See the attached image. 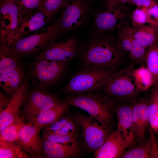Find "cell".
Listing matches in <instances>:
<instances>
[{
    "label": "cell",
    "mask_w": 158,
    "mask_h": 158,
    "mask_svg": "<svg viewBox=\"0 0 158 158\" xmlns=\"http://www.w3.org/2000/svg\"><path fill=\"white\" fill-rule=\"evenodd\" d=\"M60 100L57 96L42 87L27 92L23 105L24 117L28 122H31Z\"/></svg>",
    "instance_id": "obj_10"
},
{
    "label": "cell",
    "mask_w": 158,
    "mask_h": 158,
    "mask_svg": "<svg viewBox=\"0 0 158 158\" xmlns=\"http://www.w3.org/2000/svg\"><path fill=\"white\" fill-rule=\"evenodd\" d=\"M72 118L82 131L87 150L95 152L105 142L111 133L90 116L76 114Z\"/></svg>",
    "instance_id": "obj_7"
},
{
    "label": "cell",
    "mask_w": 158,
    "mask_h": 158,
    "mask_svg": "<svg viewBox=\"0 0 158 158\" xmlns=\"http://www.w3.org/2000/svg\"><path fill=\"white\" fill-rule=\"evenodd\" d=\"M134 65L131 61L125 67L115 72L99 91L110 97L115 103H135L138 93L133 82Z\"/></svg>",
    "instance_id": "obj_3"
},
{
    "label": "cell",
    "mask_w": 158,
    "mask_h": 158,
    "mask_svg": "<svg viewBox=\"0 0 158 158\" xmlns=\"http://www.w3.org/2000/svg\"><path fill=\"white\" fill-rule=\"evenodd\" d=\"M43 0H17L14 2L18 6L23 17L39 7Z\"/></svg>",
    "instance_id": "obj_35"
},
{
    "label": "cell",
    "mask_w": 158,
    "mask_h": 158,
    "mask_svg": "<svg viewBox=\"0 0 158 158\" xmlns=\"http://www.w3.org/2000/svg\"><path fill=\"white\" fill-rule=\"evenodd\" d=\"M134 84L138 93L147 91L154 85L153 76L144 65L134 69L133 72Z\"/></svg>",
    "instance_id": "obj_24"
},
{
    "label": "cell",
    "mask_w": 158,
    "mask_h": 158,
    "mask_svg": "<svg viewBox=\"0 0 158 158\" xmlns=\"http://www.w3.org/2000/svg\"><path fill=\"white\" fill-rule=\"evenodd\" d=\"M44 157L48 158H71L79 157L81 148L76 140L68 145L52 142L44 139L42 142Z\"/></svg>",
    "instance_id": "obj_18"
},
{
    "label": "cell",
    "mask_w": 158,
    "mask_h": 158,
    "mask_svg": "<svg viewBox=\"0 0 158 158\" xmlns=\"http://www.w3.org/2000/svg\"><path fill=\"white\" fill-rule=\"evenodd\" d=\"M66 99L61 100L56 104L39 114L31 121L41 129L59 119L68 110L69 105Z\"/></svg>",
    "instance_id": "obj_20"
},
{
    "label": "cell",
    "mask_w": 158,
    "mask_h": 158,
    "mask_svg": "<svg viewBox=\"0 0 158 158\" xmlns=\"http://www.w3.org/2000/svg\"><path fill=\"white\" fill-rule=\"evenodd\" d=\"M147 67L151 73L153 78L154 85L158 84V43L147 48L145 55Z\"/></svg>",
    "instance_id": "obj_26"
},
{
    "label": "cell",
    "mask_w": 158,
    "mask_h": 158,
    "mask_svg": "<svg viewBox=\"0 0 158 158\" xmlns=\"http://www.w3.org/2000/svg\"><path fill=\"white\" fill-rule=\"evenodd\" d=\"M51 20L40 8L37 7L32 12L23 17L18 38L43 29L46 27Z\"/></svg>",
    "instance_id": "obj_19"
},
{
    "label": "cell",
    "mask_w": 158,
    "mask_h": 158,
    "mask_svg": "<svg viewBox=\"0 0 158 158\" xmlns=\"http://www.w3.org/2000/svg\"></svg>",
    "instance_id": "obj_46"
},
{
    "label": "cell",
    "mask_w": 158,
    "mask_h": 158,
    "mask_svg": "<svg viewBox=\"0 0 158 158\" xmlns=\"http://www.w3.org/2000/svg\"><path fill=\"white\" fill-rule=\"evenodd\" d=\"M63 8L58 20L62 36L81 27L85 20L88 9L86 0H68Z\"/></svg>",
    "instance_id": "obj_11"
},
{
    "label": "cell",
    "mask_w": 158,
    "mask_h": 158,
    "mask_svg": "<svg viewBox=\"0 0 158 158\" xmlns=\"http://www.w3.org/2000/svg\"><path fill=\"white\" fill-rule=\"evenodd\" d=\"M67 66V63L44 58L36 59L31 67V74L34 82L44 88L60 79Z\"/></svg>",
    "instance_id": "obj_9"
},
{
    "label": "cell",
    "mask_w": 158,
    "mask_h": 158,
    "mask_svg": "<svg viewBox=\"0 0 158 158\" xmlns=\"http://www.w3.org/2000/svg\"><path fill=\"white\" fill-rule=\"evenodd\" d=\"M11 98V97H8L3 92H0V113L4 111L7 107Z\"/></svg>",
    "instance_id": "obj_40"
},
{
    "label": "cell",
    "mask_w": 158,
    "mask_h": 158,
    "mask_svg": "<svg viewBox=\"0 0 158 158\" xmlns=\"http://www.w3.org/2000/svg\"><path fill=\"white\" fill-rule=\"evenodd\" d=\"M62 36L57 20L40 30L18 38L9 47L21 57L44 50Z\"/></svg>",
    "instance_id": "obj_4"
},
{
    "label": "cell",
    "mask_w": 158,
    "mask_h": 158,
    "mask_svg": "<svg viewBox=\"0 0 158 158\" xmlns=\"http://www.w3.org/2000/svg\"><path fill=\"white\" fill-rule=\"evenodd\" d=\"M128 0H107L106 4L108 6H114L125 5Z\"/></svg>",
    "instance_id": "obj_43"
},
{
    "label": "cell",
    "mask_w": 158,
    "mask_h": 158,
    "mask_svg": "<svg viewBox=\"0 0 158 158\" xmlns=\"http://www.w3.org/2000/svg\"><path fill=\"white\" fill-rule=\"evenodd\" d=\"M20 58L6 44H0V73L16 68L20 65Z\"/></svg>",
    "instance_id": "obj_23"
},
{
    "label": "cell",
    "mask_w": 158,
    "mask_h": 158,
    "mask_svg": "<svg viewBox=\"0 0 158 158\" xmlns=\"http://www.w3.org/2000/svg\"><path fill=\"white\" fill-rule=\"evenodd\" d=\"M131 13L125 4L114 6L105 5L96 15L94 32L107 34L128 23Z\"/></svg>",
    "instance_id": "obj_8"
},
{
    "label": "cell",
    "mask_w": 158,
    "mask_h": 158,
    "mask_svg": "<svg viewBox=\"0 0 158 158\" xmlns=\"http://www.w3.org/2000/svg\"><path fill=\"white\" fill-rule=\"evenodd\" d=\"M63 126V125L58 119L48 125L45 128L48 130L54 131L60 129Z\"/></svg>",
    "instance_id": "obj_42"
},
{
    "label": "cell",
    "mask_w": 158,
    "mask_h": 158,
    "mask_svg": "<svg viewBox=\"0 0 158 158\" xmlns=\"http://www.w3.org/2000/svg\"><path fill=\"white\" fill-rule=\"evenodd\" d=\"M128 145L118 129L112 132L103 144L94 152L95 158H120Z\"/></svg>",
    "instance_id": "obj_16"
},
{
    "label": "cell",
    "mask_w": 158,
    "mask_h": 158,
    "mask_svg": "<svg viewBox=\"0 0 158 158\" xmlns=\"http://www.w3.org/2000/svg\"><path fill=\"white\" fill-rule=\"evenodd\" d=\"M44 139L50 141L64 145H67L75 141L78 137V134L66 136L54 134L49 130L46 129L43 134Z\"/></svg>",
    "instance_id": "obj_34"
},
{
    "label": "cell",
    "mask_w": 158,
    "mask_h": 158,
    "mask_svg": "<svg viewBox=\"0 0 158 158\" xmlns=\"http://www.w3.org/2000/svg\"><path fill=\"white\" fill-rule=\"evenodd\" d=\"M30 157V156L27 152L22 150L18 155V158H29Z\"/></svg>",
    "instance_id": "obj_44"
},
{
    "label": "cell",
    "mask_w": 158,
    "mask_h": 158,
    "mask_svg": "<svg viewBox=\"0 0 158 158\" xmlns=\"http://www.w3.org/2000/svg\"><path fill=\"white\" fill-rule=\"evenodd\" d=\"M150 133L151 149L150 158H158V147L155 138L150 127L148 128Z\"/></svg>",
    "instance_id": "obj_37"
},
{
    "label": "cell",
    "mask_w": 158,
    "mask_h": 158,
    "mask_svg": "<svg viewBox=\"0 0 158 158\" xmlns=\"http://www.w3.org/2000/svg\"><path fill=\"white\" fill-rule=\"evenodd\" d=\"M25 124L23 118L20 117L0 131V139L10 141L17 140L20 131Z\"/></svg>",
    "instance_id": "obj_30"
},
{
    "label": "cell",
    "mask_w": 158,
    "mask_h": 158,
    "mask_svg": "<svg viewBox=\"0 0 158 158\" xmlns=\"http://www.w3.org/2000/svg\"><path fill=\"white\" fill-rule=\"evenodd\" d=\"M24 73L20 65L11 71L0 73L1 87L10 97H11L23 82Z\"/></svg>",
    "instance_id": "obj_21"
},
{
    "label": "cell",
    "mask_w": 158,
    "mask_h": 158,
    "mask_svg": "<svg viewBox=\"0 0 158 158\" xmlns=\"http://www.w3.org/2000/svg\"><path fill=\"white\" fill-rule=\"evenodd\" d=\"M28 86L27 81H23L11 96L6 109L0 113V131L19 119Z\"/></svg>",
    "instance_id": "obj_14"
},
{
    "label": "cell",
    "mask_w": 158,
    "mask_h": 158,
    "mask_svg": "<svg viewBox=\"0 0 158 158\" xmlns=\"http://www.w3.org/2000/svg\"><path fill=\"white\" fill-rule=\"evenodd\" d=\"M116 72L97 67L83 68L72 76L63 91L73 95L98 91Z\"/></svg>",
    "instance_id": "obj_5"
},
{
    "label": "cell",
    "mask_w": 158,
    "mask_h": 158,
    "mask_svg": "<svg viewBox=\"0 0 158 158\" xmlns=\"http://www.w3.org/2000/svg\"><path fill=\"white\" fill-rule=\"evenodd\" d=\"M133 103H115V112L118 121L117 129L123 135L130 148L136 145L132 128V114Z\"/></svg>",
    "instance_id": "obj_15"
},
{
    "label": "cell",
    "mask_w": 158,
    "mask_h": 158,
    "mask_svg": "<svg viewBox=\"0 0 158 158\" xmlns=\"http://www.w3.org/2000/svg\"><path fill=\"white\" fill-rule=\"evenodd\" d=\"M127 3L133 4L138 7L148 8L157 3L154 0H128Z\"/></svg>",
    "instance_id": "obj_38"
},
{
    "label": "cell",
    "mask_w": 158,
    "mask_h": 158,
    "mask_svg": "<svg viewBox=\"0 0 158 158\" xmlns=\"http://www.w3.org/2000/svg\"><path fill=\"white\" fill-rule=\"evenodd\" d=\"M23 16L13 1L3 0L0 6V43L9 47L19 37Z\"/></svg>",
    "instance_id": "obj_6"
},
{
    "label": "cell",
    "mask_w": 158,
    "mask_h": 158,
    "mask_svg": "<svg viewBox=\"0 0 158 158\" xmlns=\"http://www.w3.org/2000/svg\"><path fill=\"white\" fill-rule=\"evenodd\" d=\"M68 0H43L38 7L51 20L61 8H64Z\"/></svg>",
    "instance_id": "obj_32"
},
{
    "label": "cell",
    "mask_w": 158,
    "mask_h": 158,
    "mask_svg": "<svg viewBox=\"0 0 158 158\" xmlns=\"http://www.w3.org/2000/svg\"><path fill=\"white\" fill-rule=\"evenodd\" d=\"M50 131L54 134L61 136H66L78 134L71 131L68 128L64 126H63L61 128L58 130L54 131Z\"/></svg>",
    "instance_id": "obj_41"
},
{
    "label": "cell",
    "mask_w": 158,
    "mask_h": 158,
    "mask_svg": "<svg viewBox=\"0 0 158 158\" xmlns=\"http://www.w3.org/2000/svg\"><path fill=\"white\" fill-rule=\"evenodd\" d=\"M80 46L74 37H68L55 42L42 51L36 59L44 58L68 63L79 54Z\"/></svg>",
    "instance_id": "obj_12"
},
{
    "label": "cell",
    "mask_w": 158,
    "mask_h": 158,
    "mask_svg": "<svg viewBox=\"0 0 158 158\" xmlns=\"http://www.w3.org/2000/svg\"><path fill=\"white\" fill-rule=\"evenodd\" d=\"M118 29L117 39L118 43L125 54L128 56L132 46L133 37L132 27L128 23Z\"/></svg>",
    "instance_id": "obj_28"
},
{
    "label": "cell",
    "mask_w": 158,
    "mask_h": 158,
    "mask_svg": "<svg viewBox=\"0 0 158 158\" xmlns=\"http://www.w3.org/2000/svg\"><path fill=\"white\" fill-rule=\"evenodd\" d=\"M95 92L71 95L66 99L69 105L85 111L111 132L115 120V102L101 91Z\"/></svg>",
    "instance_id": "obj_2"
},
{
    "label": "cell",
    "mask_w": 158,
    "mask_h": 158,
    "mask_svg": "<svg viewBox=\"0 0 158 158\" xmlns=\"http://www.w3.org/2000/svg\"><path fill=\"white\" fill-rule=\"evenodd\" d=\"M41 129L29 122L25 124L19 133L17 141L22 150L32 157H44L40 136Z\"/></svg>",
    "instance_id": "obj_13"
},
{
    "label": "cell",
    "mask_w": 158,
    "mask_h": 158,
    "mask_svg": "<svg viewBox=\"0 0 158 158\" xmlns=\"http://www.w3.org/2000/svg\"><path fill=\"white\" fill-rule=\"evenodd\" d=\"M134 37L146 48L158 42V27L147 24L137 28L132 27Z\"/></svg>",
    "instance_id": "obj_22"
},
{
    "label": "cell",
    "mask_w": 158,
    "mask_h": 158,
    "mask_svg": "<svg viewBox=\"0 0 158 158\" xmlns=\"http://www.w3.org/2000/svg\"><path fill=\"white\" fill-rule=\"evenodd\" d=\"M149 125L152 129L158 132V84L151 90L148 105Z\"/></svg>",
    "instance_id": "obj_25"
},
{
    "label": "cell",
    "mask_w": 158,
    "mask_h": 158,
    "mask_svg": "<svg viewBox=\"0 0 158 158\" xmlns=\"http://www.w3.org/2000/svg\"><path fill=\"white\" fill-rule=\"evenodd\" d=\"M151 142L150 137L140 142L138 145L125 151L121 156L122 158H150Z\"/></svg>",
    "instance_id": "obj_27"
},
{
    "label": "cell",
    "mask_w": 158,
    "mask_h": 158,
    "mask_svg": "<svg viewBox=\"0 0 158 158\" xmlns=\"http://www.w3.org/2000/svg\"><path fill=\"white\" fill-rule=\"evenodd\" d=\"M125 54L117 38L94 32L80 46L79 56L83 68L95 67L116 72L123 63Z\"/></svg>",
    "instance_id": "obj_1"
},
{
    "label": "cell",
    "mask_w": 158,
    "mask_h": 158,
    "mask_svg": "<svg viewBox=\"0 0 158 158\" xmlns=\"http://www.w3.org/2000/svg\"><path fill=\"white\" fill-rule=\"evenodd\" d=\"M147 11L151 19L158 24V4L147 8Z\"/></svg>",
    "instance_id": "obj_39"
},
{
    "label": "cell",
    "mask_w": 158,
    "mask_h": 158,
    "mask_svg": "<svg viewBox=\"0 0 158 158\" xmlns=\"http://www.w3.org/2000/svg\"><path fill=\"white\" fill-rule=\"evenodd\" d=\"M148 103V100L142 99L133 104L132 128L136 143L141 142L145 139L146 131L149 124Z\"/></svg>",
    "instance_id": "obj_17"
},
{
    "label": "cell",
    "mask_w": 158,
    "mask_h": 158,
    "mask_svg": "<svg viewBox=\"0 0 158 158\" xmlns=\"http://www.w3.org/2000/svg\"><path fill=\"white\" fill-rule=\"evenodd\" d=\"M59 119L63 126L67 127L71 131L78 133L79 129L71 117L63 115Z\"/></svg>",
    "instance_id": "obj_36"
},
{
    "label": "cell",
    "mask_w": 158,
    "mask_h": 158,
    "mask_svg": "<svg viewBox=\"0 0 158 158\" xmlns=\"http://www.w3.org/2000/svg\"><path fill=\"white\" fill-rule=\"evenodd\" d=\"M6 0V1H10L15 2L17 0Z\"/></svg>",
    "instance_id": "obj_45"
},
{
    "label": "cell",
    "mask_w": 158,
    "mask_h": 158,
    "mask_svg": "<svg viewBox=\"0 0 158 158\" xmlns=\"http://www.w3.org/2000/svg\"><path fill=\"white\" fill-rule=\"evenodd\" d=\"M22 150L17 140L10 141L0 139V158H18Z\"/></svg>",
    "instance_id": "obj_31"
},
{
    "label": "cell",
    "mask_w": 158,
    "mask_h": 158,
    "mask_svg": "<svg viewBox=\"0 0 158 158\" xmlns=\"http://www.w3.org/2000/svg\"><path fill=\"white\" fill-rule=\"evenodd\" d=\"M130 18L133 28L143 25L150 24L158 27V24L150 17L147 11V7H138L131 14Z\"/></svg>",
    "instance_id": "obj_29"
},
{
    "label": "cell",
    "mask_w": 158,
    "mask_h": 158,
    "mask_svg": "<svg viewBox=\"0 0 158 158\" xmlns=\"http://www.w3.org/2000/svg\"><path fill=\"white\" fill-rule=\"evenodd\" d=\"M146 49L133 36L132 47L128 56L132 61L138 63L141 66L143 65L145 63Z\"/></svg>",
    "instance_id": "obj_33"
}]
</instances>
